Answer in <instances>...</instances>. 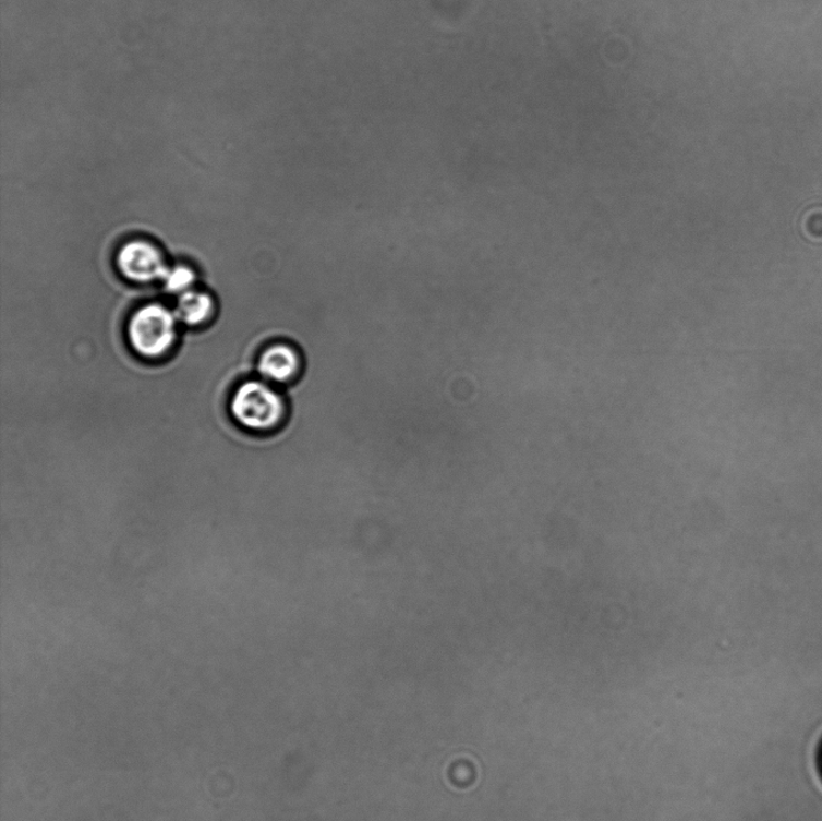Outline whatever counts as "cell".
I'll return each instance as SVG.
<instances>
[{"label":"cell","instance_id":"1","mask_svg":"<svg viewBox=\"0 0 822 821\" xmlns=\"http://www.w3.org/2000/svg\"><path fill=\"white\" fill-rule=\"evenodd\" d=\"M234 421L253 434H270L286 420L287 405L273 387L250 381L238 388L230 403Z\"/></svg>","mask_w":822,"mask_h":821},{"label":"cell","instance_id":"2","mask_svg":"<svg viewBox=\"0 0 822 821\" xmlns=\"http://www.w3.org/2000/svg\"><path fill=\"white\" fill-rule=\"evenodd\" d=\"M177 316L167 307L150 304L136 312L130 322V341L145 357L165 354L176 340Z\"/></svg>","mask_w":822,"mask_h":821},{"label":"cell","instance_id":"3","mask_svg":"<svg viewBox=\"0 0 822 821\" xmlns=\"http://www.w3.org/2000/svg\"><path fill=\"white\" fill-rule=\"evenodd\" d=\"M121 273L132 281L165 280L169 270L159 251L148 242L132 241L124 245L118 257Z\"/></svg>","mask_w":822,"mask_h":821},{"label":"cell","instance_id":"4","mask_svg":"<svg viewBox=\"0 0 822 821\" xmlns=\"http://www.w3.org/2000/svg\"><path fill=\"white\" fill-rule=\"evenodd\" d=\"M300 369L301 357L298 350L287 343L270 346L259 358L261 375L274 384L289 383L298 376Z\"/></svg>","mask_w":822,"mask_h":821},{"label":"cell","instance_id":"5","mask_svg":"<svg viewBox=\"0 0 822 821\" xmlns=\"http://www.w3.org/2000/svg\"><path fill=\"white\" fill-rule=\"evenodd\" d=\"M213 312V300L205 293L188 291L180 295L177 318L189 326L201 325Z\"/></svg>","mask_w":822,"mask_h":821},{"label":"cell","instance_id":"6","mask_svg":"<svg viewBox=\"0 0 822 821\" xmlns=\"http://www.w3.org/2000/svg\"><path fill=\"white\" fill-rule=\"evenodd\" d=\"M194 280L195 275L190 268L176 267L168 270L164 282L169 292L182 294L190 291Z\"/></svg>","mask_w":822,"mask_h":821}]
</instances>
